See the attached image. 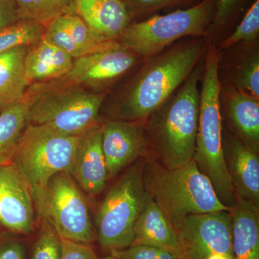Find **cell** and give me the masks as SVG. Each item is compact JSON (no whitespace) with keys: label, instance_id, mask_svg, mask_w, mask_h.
I'll return each instance as SVG.
<instances>
[{"label":"cell","instance_id":"1","mask_svg":"<svg viewBox=\"0 0 259 259\" xmlns=\"http://www.w3.org/2000/svg\"><path fill=\"white\" fill-rule=\"evenodd\" d=\"M202 40H188L146 59L119 103L123 120L144 121L183 84L203 55Z\"/></svg>","mask_w":259,"mask_h":259},{"label":"cell","instance_id":"2","mask_svg":"<svg viewBox=\"0 0 259 259\" xmlns=\"http://www.w3.org/2000/svg\"><path fill=\"white\" fill-rule=\"evenodd\" d=\"M143 182L146 193L175 230L191 214L231 209L220 200L210 181L193 159L172 169L149 162L143 169Z\"/></svg>","mask_w":259,"mask_h":259},{"label":"cell","instance_id":"3","mask_svg":"<svg viewBox=\"0 0 259 259\" xmlns=\"http://www.w3.org/2000/svg\"><path fill=\"white\" fill-rule=\"evenodd\" d=\"M200 68L196 67L173 95L148 118V131L162 166L168 169L193 159L197 139Z\"/></svg>","mask_w":259,"mask_h":259},{"label":"cell","instance_id":"4","mask_svg":"<svg viewBox=\"0 0 259 259\" xmlns=\"http://www.w3.org/2000/svg\"><path fill=\"white\" fill-rule=\"evenodd\" d=\"M221 91L219 59L215 49L209 47L204 64L193 160L210 181L221 202L231 208L237 201L223 149Z\"/></svg>","mask_w":259,"mask_h":259},{"label":"cell","instance_id":"5","mask_svg":"<svg viewBox=\"0 0 259 259\" xmlns=\"http://www.w3.org/2000/svg\"><path fill=\"white\" fill-rule=\"evenodd\" d=\"M215 6L216 0H202L186 10L131 22L118 42L141 59H147L179 39L205 35L213 22Z\"/></svg>","mask_w":259,"mask_h":259},{"label":"cell","instance_id":"6","mask_svg":"<svg viewBox=\"0 0 259 259\" xmlns=\"http://www.w3.org/2000/svg\"><path fill=\"white\" fill-rule=\"evenodd\" d=\"M32 195L42 221L61 238L87 245L97 241L88 200L69 173L56 174Z\"/></svg>","mask_w":259,"mask_h":259},{"label":"cell","instance_id":"7","mask_svg":"<svg viewBox=\"0 0 259 259\" xmlns=\"http://www.w3.org/2000/svg\"><path fill=\"white\" fill-rule=\"evenodd\" d=\"M143 169L136 165L127 170L97 210V241L110 252L125 249L134 243L135 226L149 197L143 182Z\"/></svg>","mask_w":259,"mask_h":259},{"label":"cell","instance_id":"8","mask_svg":"<svg viewBox=\"0 0 259 259\" xmlns=\"http://www.w3.org/2000/svg\"><path fill=\"white\" fill-rule=\"evenodd\" d=\"M79 136H64L44 125H26L11 162L25 177L32 193L45 187L56 174L69 173Z\"/></svg>","mask_w":259,"mask_h":259},{"label":"cell","instance_id":"9","mask_svg":"<svg viewBox=\"0 0 259 259\" xmlns=\"http://www.w3.org/2000/svg\"><path fill=\"white\" fill-rule=\"evenodd\" d=\"M27 124L44 125L59 134L79 136L94 124L105 94L69 86L54 92H37Z\"/></svg>","mask_w":259,"mask_h":259},{"label":"cell","instance_id":"10","mask_svg":"<svg viewBox=\"0 0 259 259\" xmlns=\"http://www.w3.org/2000/svg\"><path fill=\"white\" fill-rule=\"evenodd\" d=\"M176 231L185 250V259H205L213 253L233 259L231 209L191 214Z\"/></svg>","mask_w":259,"mask_h":259},{"label":"cell","instance_id":"11","mask_svg":"<svg viewBox=\"0 0 259 259\" xmlns=\"http://www.w3.org/2000/svg\"><path fill=\"white\" fill-rule=\"evenodd\" d=\"M31 189L12 162L0 165V226L8 233L29 236L35 231Z\"/></svg>","mask_w":259,"mask_h":259},{"label":"cell","instance_id":"12","mask_svg":"<svg viewBox=\"0 0 259 259\" xmlns=\"http://www.w3.org/2000/svg\"><path fill=\"white\" fill-rule=\"evenodd\" d=\"M139 56L121 44L76 59L66 83L101 89L111 84L137 64Z\"/></svg>","mask_w":259,"mask_h":259},{"label":"cell","instance_id":"13","mask_svg":"<svg viewBox=\"0 0 259 259\" xmlns=\"http://www.w3.org/2000/svg\"><path fill=\"white\" fill-rule=\"evenodd\" d=\"M102 146L109 178L141 156L147 146L144 121L111 120L102 126Z\"/></svg>","mask_w":259,"mask_h":259},{"label":"cell","instance_id":"14","mask_svg":"<svg viewBox=\"0 0 259 259\" xmlns=\"http://www.w3.org/2000/svg\"><path fill=\"white\" fill-rule=\"evenodd\" d=\"M102 126L94 124L79 136L69 172L80 188L92 196L100 194L109 179L102 151Z\"/></svg>","mask_w":259,"mask_h":259},{"label":"cell","instance_id":"15","mask_svg":"<svg viewBox=\"0 0 259 259\" xmlns=\"http://www.w3.org/2000/svg\"><path fill=\"white\" fill-rule=\"evenodd\" d=\"M42 37L74 59L120 44L97 34L76 15H62L51 21Z\"/></svg>","mask_w":259,"mask_h":259},{"label":"cell","instance_id":"16","mask_svg":"<svg viewBox=\"0 0 259 259\" xmlns=\"http://www.w3.org/2000/svg\"><path fill=\"white\" fill-rule=\"evenodd\" d=\"M224 149L226 166L237 202L258 211L259 158L241 139H231Z\"/></svg>","mask_w":259,"mask_h":259},{"label":"cell","instance_id":"17","mask_svg":"<svg viewBox=\"0 0 259 259\" xmlns=\"http://www.w3.org/2000/svg\"><path fill=\"white\" fill-rule=\"evenodd\" d=\"M132 245L156 247L171 252L178 259L186 258L185 250L178 233L151 197H148L135 226Z\"/></svg>","mask_w":259,"mask_h":259},{"label":"cell","instance_id":"18","mask_svg":"<svg viewBox=\"0 0 259 259\" xmlns=\"http://www.w3.org/2000/svg\"><path fill=\"white\" fill-rule=\"evenodd\" d=\"M75 14L102 36L118 40L132 22L124 0H75Z\"/></svg>","mask_w":259,"mask_h":259},{"label":"cell","instance_id":"19","mask_svg":"<svg viewBox=\"0 0 259 259\" xmlns=\"http://www.w3.org/2000/svg\"><path fill=\"white\" fill-rule=\"evenodd\" d=\"M73 58L42 37L29 47L25 59V75L29 82L61 79L69 73Z\"/></svg>","mask_w":259,"mask_h":259},{"label":"cell","instance_id":"20","mask_svg":"<svg viewBox=\"0 0 259 259\" xmlns=\"http://www.w3.org/2000/svg\"><path fill=\"white\" fill-rule=\"evenodd\" d=\"M28 46H19L0 54V111L21 101L30 82L25 59Z\"/></svg>","mask_w":259,"mask_h":259},{"label":"cell","instance_id":"21","mask_svg":"<svg viewBox=\"0 0 259 259\" xmlns=\"http://www.w3.org/2000/svg\"><path fill=\"white\" fill-rule=\"evenodd\" d=\"M258 212L239 202L231 207L233 259H259Z\"/></svg>","mask_w":259,"mask_h":259},{"label":"cell","instance_id":"22","mask_svg":"<svg viewBox=\"0 0 259 259\" xmlns=\"http://www.w3.org/2000/svg\"><path fill=\"white\" fill-rule=\"evenodd\" d=\"M228 109L241 140L256 151L259 144L258 98L233 89L228 95Z\"/></svg>","mask_w":259,"mask_h":259},{"label":"cell","instance_id":"23","mask_svg":"<svg viewBox=\"0 0 259 259\" xmlns=\"http://www.w3.org/2000/svg\"><path fill=\"white\" fill-rule=\"evenodd\" d=\"M37 92L25 94L21 101L0 111V165L10 163L19 139L25 130L30 107Z\"/></svg>","mask_w":259,"mask_h":259},{"label":"cell","instance_id":"24","mask_svg":"<svg viewBox=\"0 0 259 259\" xmlns=\"http://www.w3.org/2000/svg\"><path fill=\"white\" fill-rule=\"evenodd\" d=\"M20 21L45 26L65 15L75 14V0H14Z\"/></svg>","mask_w":259,"mask_h":259},{"label":"cell","instance_id":"25","mask_svg":"<svg viewBox=\"0 0 259 259\" xmlns=\"http://www.w3.org/2000/svg\"><path fill=\"white\" fill-rule=\"evenodd\" d=\"M45 30L44 25L20 20L0 29V54L19 46L34 45L41 40Z\"/></svg>","mask_w":259,"mask_h":259},{"label":"cell","instance_id":"26","mask_svg":"<svg viewBox=\"0 0 259 259\" xmlns=\"http://www.w3.org/2000/svg\"><path fill=\"white\" fill-rule=\"evenodd\" d=\"M62 240L49 224L42 226L32 243L28 259H61Z\"/></svg>","mask_w":259,"mask_h":259},{"label":"cell","instance_id":"27","mask_svg":"<svg viewBox=\"0 0 259 259\" xmlns=\"http://www.w3.org/2000/svg\"><path fill=\"white\" fill-rule=\"evenodd\" d=\"M235 89L259 99V56L254 52L238 66L234 76Z\"/></svg>","mask_w":259,"mask_h":259},{"label":"cell","instance_id":"28","mask_svg":"<svg viewBox=\"0 0 259 259\" xmlns=\"http://www.w3.org/2000/svg\"><path fill=\"white\" fill-rule=\"evenodd\" d=\"M259 33V0H255L247 10L234 32L221 44V49H228L237 42L251 41Z\"/></svg>","mask_w":259,"mask_h":259},{"label":"cell","instance_id":"29","mask_svg":"<svg viewBox=\"0 0 259 259\" xmlns=\"http://www.w3.org/2000/svg\"><path fill=\"white\" fill-rule=\"evenodd\" d=\"M132 20L153 14L158 10L185 4L190 0H124Z\"/></svg>","mask_w":259,"mask_h":259},{"label":"cell","instance_id":"30","mask_svg":"<svg viewBox=\"0 0 259 259\" xmlns=\"http://www.w3.org/2000/svg\"><path fill=\"white\" fill-rule=\"evenodd\" d=\"M111 254L120 259H178L168 250L144 245H132L125 249L113 250Z\"/></svg>","mask_w":259,"mask_h":259},{"label":"cell","instance_id":"31","mask_svg":"<svg viewBox=\"0 0 259 259\" xmlns=\"http://www.w3.org/2000/svg\"><path fill=\"white\" fill-rule=\"evenodd\" d=\"M0 259H28L26 242L18 235L0 232Z\"/></svg>","mask_w":259,"mask_h":259},{"label":"cell","instance_id":"32","mask_svg":"<svg viewBox=\"0 0 259 259\" xmlns=\"http://www.w3.org/2000/svg\"><path fill=\"white\" fill-rule=\"evenodd\" d=\"M242 1L243 0H217L212 22L213 28H221L226 25L239 8Z\"/></svg>","mask_w":259,"mask_h":259},{"label":"cell","instance_id":"33","mask_svg":"<svg viewBox=\"0 0 259 259\" xmlns=\"http://www.w3.org/2000/svg\"><path fill=\"white\" fill-rule=\"evenodd\" d=\"M61 259H100L91 245L62 239Z\"/></svg>","mask_w":259,"mask_h":259},{"label":"cell","instance_id":"34","mask_svg":"<svg viewBox=\"0 0 259 259\" xmlns=\"http://www.w3.org/2000/svg\"><path fill=\"white\" fill-rule=\"evenodd\" d=\"M19 21L14 0H0V29Z\"/></svg>","mask_w":259,"mask_h":259},{"label":"cell","instance_id":"35","mask_svg":"<svg viewBox=\"0 0 259 259\" xmlns=\"http://www.w3.org/2000/svg\"><path fill=\"white\" fill-rule=\"evenodd\" d=\"M205 259H233L228 255L222 254V253H213L209 255Z\"/></svg>","mask_w":259,"mask_h":259},{"label":"cell","instance_id":"36","mask_svg":"<svg viewBox=\"0 0 259 259\" xmlns=\"http://www.w3.org/2000/svg\"><path fill=\"white\" fill-rule=\"evenodd\" d=\"M100 259H120L118 257L115 256L114 255H107V256L103 257V258H100Z\"/></svg>","mask_w":259,"mask_h":259},{"label":"cell","instance_id":"37","mask_svg":"<svg viewBox=\"0 0 259 259\" xmlns=\"http://www.w3.org/2000/svg\"><path fill=\"white\" fill-rule=\"evenodd\" d=\"M2 228L1 226H0V232H1Z\"/></svg>","mask_w":259,"mask_h":259}]
</instances>
